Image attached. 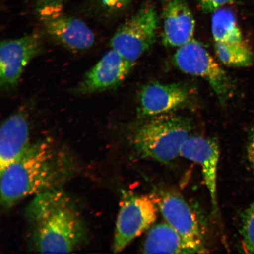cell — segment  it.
Masks as SVG:
<instances>
[{
	"label": "cell",
	"mask_w": 254,
	"mask_h": 254,
	"mask_svg": "<svg viewBox=\"0 0 254 254\" xmlns=\"http://www.w3.org/2000/svg\"><path fill=\"white\" fill-rule=\"evenodd\" d=\"M77 167L71 152L52 139L30 143L17 160L0 171L2 207L9 209L29 196L62 189Z\"/></svg>",
	"instance_id": "obj_1"
},
{
	"label": "cell",
	"mask_w": 254,
	"mask_h": 254,
	"mask_svg": "<svg viewBox=\"0 0 254 254\" xmlns=\"http://www.w3.org/2000/svg\"><path fill=\"white\" fill-rule=\"evenodd\" d=\"M25 217L33 249L38 253H71L87 240V227L81 212L62 189L34 196Z\"/></svg>",
	"instance_id": "obj_2"
},
{
	"label": "cell",
	"mask_w": 254,
	"mask_h": 254,
	"mask_svg": "<svg viewBox=\"0 0 254 254\" xmlns=\"http://www.w3.org/2000/svg\"><path fill=\"white\" fill-rule=\"evenodd\" d=\"M191 130L189 119L171 113L162 114L139 126L130 142L141 158L169 163L180 155L181 146Z\"/></svg>",
	"instance_id": "obj_3"
},
{
	"label": "cell",
	"mask_w": 254,
	"mask_h": 254,
	"mask_svg": "<svg viewBox=\"0 0 254 254\" xmlns=\"http://www.w3.org/2000/svg\"><path fill=\"white\" fill-rule=\"evenodd\" d=\"M64 5V0H38V16L46 33L69 50L90 49L95 41L94 32L84 22L66 14Z\"/></svg>",
	"instance_id": "obj_4"
},
{
	"label": "cell",
	"mask_w": 254,
	"mask_h": 254,
	"mask_svg": "<svg viewBox=\"0 0 254 254\" xmlns=\"http://www.w3.org/2000/svg\"><path fill=\"white\" fill-rule=\"evenodd\" d=\"M114 233L113 252H122L132 241L154 225L159 210L152 195L123 193Z\"/></svg>",
	"instance_id": "obj_5"
},
{
	"label": "cell",
	"mask_w": 254,
	"mask_h": 254,
	"mask_svg": "<svg viewBox=\"0 0 254 254\" xmlns=\"http://www.w3.org/2000/svg\"><path fill=\"white\" fill-rule=\"evenodd\" d=\"M158 19L154 7L144 5L117 30L111 40V49L135 63L154 44Z\"/></svg>",
	"instance_id": "obj_6"
},
{
	"label": "cell",
	"mask_w": 254,
	"mask_h": 254,
	"mask_svg": "<svg viewBox=\"0 0 254 254\" xmlns=\"http://www.w3.org/2000/svg\"><path fill=\"white\" fill-rule=\"evenodd\" d=\"M174 62L181 71L207 82L221 102L230 97L232 85L227 73L199 41L192 39L178 48Z\"/></svg>",
	"instance_id": "obj_7"
},
{
	"label": "cell",
	"mask_w": 254,
	"mask_h": 254,
	"mask_svg": "<svg viewBox=\"0 0 254 254\" xmlns=\"http://www.w3.org/2000/svg\"><path fill=\"white\" fill-rule=\"evenodd\" d=\"M159 210L196 254L208 253L204 231L193 209L182 196L167 192L157 198Z\"/></svg>",
	"instance_id": "obj_8"
},
{
	"label": "cell",
	"mask_w": 254,
	"mask_h": 254,
	"mask_svg": "<svg viewBox=\"0 0 254 254\" xmlns=\"http://www.w3.org/2000/svg\"><path fill=\"white\" fill-rule=\"evenodd\" d=\"M41 50V41L37 34L2 41L0 47L1 88L8 90L17 85L25 68Z\"/></svg>",
	"instance_id": "obj_9"
},
{
	"label": "cell",
	"mask_w": 254,
	"mask_h": 254,
	"mask_svg": "<svg viewBox=\"0 0 254 254\" xmlns=\"http://www.w3.org/2000/svg\"><path fill=\"white\" fill-rule=\"evenodd\" d=\"M134 64L111 49L85 74L76 92L87 95L115 87L125 80Z\"/></svg>",
	"instance_id": "obj_10"
},
{
	"label": "cell",
	"mask_w": 254,
	"mask_h": 254,
	"mask_svg": "<svg viewBox=\"0 0 254 254\" xmlns=\"http://www.w3.org/2000/svg\"><path fill=\"white\" fill-rule=\"evenodd\" d=\"M181 156L201 167L203 178L211 200L212 211L218 213L217 171L220 148L214 139L190 136L180 147Z\"/></svg>",
	"instance_id": "obj_11"
},
{
	"label": "cell",
	"mask_w": 254,
	"mask_h": 254,
	"mask_svg": "<svg viewBox=\"0 0 254 254\" xmlns=\"http://www.w3.org/2000/svg\"><path fill=\"white\" fill-rule=\"evenodd\" d=\"M189 96L188 88L182 84H149L139 93L138 113L147 118L171 113L187 103Z\"/></svg>",
	"instance_id": "obj_12"
},
{
	"label": "cell",
	"mask_w": 254,
	"mask_h": 254,
	"mask_svg": "<svg viewBox=\"0 0 254 254\" xmlns=\"http://www.w3.org/2000/svg\"><path fill=\"white\" fill-rule=\"evenodd\" d=\"M162 19L165 45L179 48L192 40L195 21L187 0H164Z\"/></svg>",
	"instance_id": "obj_13"
},
{
	"label": "cell",
	"mask_w": 254,
	"mask_h": 254,
	"mask_svg": "<svg viewBox=\"0 0 254 254\" xmlns=\"http://www.w3.org/2000/svg\"><path fill=\"white\" fill-rule=\"evenodd\" d=\"M29 123L23 113L12 114L0 130V171L13 163L30 144Z\"/></svg>",
	"instance_id": "obj_14"
},
{
	"label": "cell",
	"mask_w": 254,
	"mask_h": 254,
	"mask_svg": "<svg viewBox=\"0 0 254 254\" xmlns=\"http://www.w3.org/2000/svg\"><path fill=\"white\" fill-rule=\"evenodd\" d=\"M144 254H196L167 222L151 227L142 248Z\"/></svg>",
	"instance_id": "obj_15"
},
{
	"label": "cell",
	"mask_w": 254,
	"mask_h": 254,
	"mask_svg": "<svg viewBox=\"0 0 254 254\" xmlns=\"http://www.w3.org/2000/svg\"><path fill=\"white\" fill-rule=\"evenodd\" d=\"M211 31L215 42L230 44L244 42L236 16L230 9L221 8L212 13Z\"/></svg>",
	"instance_id": "obj_16"
},
{
	"label": "cell",
	"mask_w": 254,
	"mask_h": 254,
	"mask_svg": "<svg viewBox=\"0 0 254 254\" xmlns=\"http://www.w3.org/2000/svg\"><path fill=\"white\" fill-rule=\"evenodd\" d=\"M216 55L223 64L232 67H246L252 64L254 55L244 42L223 43L215 42Z\"/></svg>",
	"instance_id": "obj_17"
},
{
	"label": "cell",
	"mask_w": 254,
	"mask_h": 254,
	"mask_svg": "<svg viewBox=\"0 0 254 254\" xmlns=\"http://www.w3.org/2000/svg\"><path fill=\"white\" fill-rule=\"evenodd\" d=\"M240 232L244 252L254 254V202L243 216Z\"/></svg>",
	"instance_id": "obj_18"
},
{
	"label": "cell",
	"mask_w": 254,
	"mask_h": 254,
	"mask_svg": "<svg viewBox=\"0 0 254 254\" xmlns=\"http://www.w3.org/2000/svg\"><path fill=\"white\" fill-rule=\"evenodd\" d=\"M234 0H198L200 8L205 13H213L217 9L230 4Z\"/></svg>",
	"instance_id": "obj_19"
},
{
	"label": "cell",
	"mask_w": 254,
	"mask_h": 254,
	"mask_svg": "<svg viewBox=\"0 0 254 254\" xmlns=\"http://www.w3.org/2000/svg\"><path fill=\"white\" fill-rule=\"evenodd\" d=\"M130 0H100L101 4L109 10L114 11L125 7Z\"/></svg>",
	"instance_id": "obj_20"
},
{
	"label": "cell",
	"mask_w": 254,
	"mask_h": 254,
	"mask_svg": "<svg viewBox=\"0 0 254 254\" xmlns=\"http://www.w3.org/2000/svg\"><path fill=\"white\" fill-rule=\"evenodd\" d=\"M247 155L249 162L254 169V123L248 142Z\"/></svg>",
	"instance_id": "obj_21"
}]
</instances>
